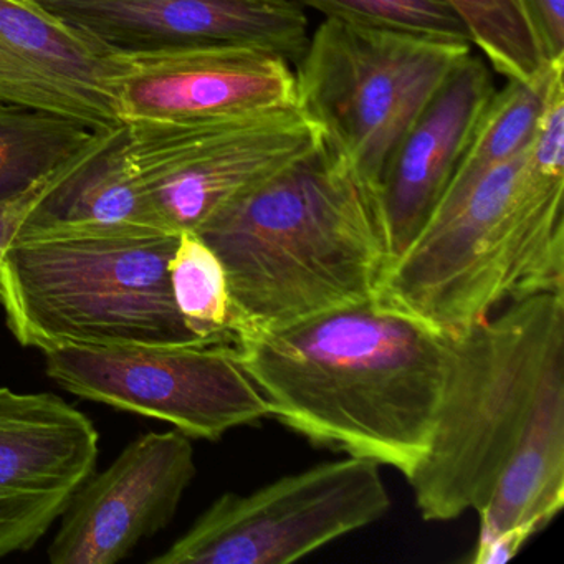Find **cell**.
<instances>
[{"instance_id": "cell-12", "label": "cell", "mask_w": 564, "mask_h": 564, "mask_svg": "<svg viewBox=\"0 0 564 564\" xmlns=\"http://www.w3.org/2000/svg\"><path fill=\"white\" fill-rule=\"evenodd\" d=\"M115 54L250 45L299 64L308 19L289 0H35Z\"/></svg>"}, {"instance_id": "cell-23", "label": "cell", "mask_w": 564, "mask_h": 564, "mask_svg": "<svg viewBox=\"0 0 564 564\" xmlns=\"http://www.w3.org/2000/svg\"><path fill=\"white\" fill-rule=\"evenodd\" d=\"M544 61H564V0H520Z\"/></svg>"}, {"instance_id": "cell-15", "label": "cell", "mask_w": 564, "mask_h": 564, "mask_svg": "<svg viewBox=\"0 0 564 564\" xmlns=\"http://www.w3.org/2000/svg\"><path fill=\"white\" fill-rule=\"evenodd\" d=\"M494 91L485 58L470 52L402 138L379 191L389 265L441 203Z\"/></svg>"}, {"instance_id": "cell-9", "label": "cell", "mask_w": 564, "mask_h": 564, "mask_svg": "<svg viewBox=\"0 0 564 564\" xmlns=\"http://www.w3.org/2000/svg\"><path fill=\"white\" fill-rule=\"evenodd\" d=\"M47 375L70 394L219 441L269 417L232 345L65 346L45 352Z\"/></svg>"}, {"instance_id": "cell-24", "label": "cell", "mask_w": 564, "mask_h": 564, "mask_svg": "<svg viewBox=\"0 0 564 564\" xmlns=\"http://www.w3.org/2000/svg\"><path fill=\"white\" fill-rule=\"evenodd\" d=\"M77 154H75V156H77ZM75 156L70 158L67 163L62 164L54 173L39 181L37 184H34V186L25 191V193L11 197V199L8 200H0V256L4 252L6 247L14 240L15 234L21 229L22 223H24L29 213L34 209L35 204H37L39 200L64 177V174L70 170Z\"/></svg>"}, {"instance_id": "cell-4", "label": "cell", "mask_w": 564, "mask_h": 564, "mask_svg": "<svg viewBox=\"0 0 564 564\" xmlns=\"http://www.w3.org/2000/svg\"><path fill=\"white\" fill-rule=\"evenodd\" d=\"M180 234L14 239L0 256V305L25 348L206 345L184 325L170 262Z\"/></svg>"}, {"instance_id": "cell-1", "label": "cell", "mask_w": 564, "mask_h": 564, "mask_svg": "<svg viewBox=\"0 0 564 564\" xmlns=\"http://www.w3.org/2000/svg\"><path fill=\"white\" fill-rule=\"evenodd\" d=\"M237 361L269 415L310 442L411 477L431 444L448 336L379 296L242 333Z\"/></svg>"}, {"instance_id": "cell-2", "label": "cell", "mask_w": 564, "mask_h": 564, "mask_svg": "<svg viewBox=\"0 0 564 564\" xmlns=\"http://www.w3.org/2000/svg\"><path fill=\"white\" fill-rule=\"evenodd\" d=\"M194 232L226 270L236 338L378 296L389 267L378 197L323 140Z\"/></svg>"}, {"instance_id": "cell-11", "label": "cell", "mask_w": 564, "mask_h": 564, "mask_svg": "<svg viewBox=\"0 0 564 564\" xmlns=\"http://www.w3.org/2000/svg\"><path fill=\"white\" fill-rule=\"evenodd\" d=\"M191 437L148 432L113 464L91 474L62 514L48 546L52 564H115L166 528L196 477Z\"/></svg>"}, {"instance_id": "cell-16", "label": "cell", "mask_w": 564, "mask_h": 564, "mask_svg": "<svg viewBox=\"0 0 564 564\" xmlns=\"http://www.w3.org/2000/svg\"><path fill=\"white\" fill-rule=\"evenodd\" d=\"M128 144L127 123L95 131L70 170L25 217L14 239L166 232L144 196Z\"/></svg>"}, {"instance_id": "cell-21", "label": "cell", "mask_w": 564, "mask_h": 564, "mask_svg": "<svg viewBox=\"0 0 564 564\" xmlns=\"http://www.w3.org/2000/svg\"><path fill=\"white\" fill-rule=\"evenodd\" d=\"M471 45L508 80H524L543 67L544 57L520 0H444Z\"/></svg>"}, {"instance_id": "cell-3", "label": "cell", "mask_w": 564, "mask_h": 564, "mask_svg": "<svg viewBox=\"0 0 564 564\" xmlns=\"http://www.w3.org/2000/svg\"><path fill=\"white\" fill-rule=\"evenodd\" d=\"M530 147V144H528ZM564 170L528 148L447 187L378 296L444 335H460L501 303L564 293Z\"/></svg>"}, {"instance_id": "cell-7", "label": "cell", "mask_w": 564, "mask_h": 564, "mask_svg": "<svg viewBox=\"0 0 564 564\" xmlns=\"http://www.w3.org/2000/svg\"><path fill=\"white\" fill-rule=\"evenodd\" d=\"M379 467L348 455L252 494H224L150 563H293L388 513L391 498Z\"/></svg>"}, {"instance_id": "cell-20", "label": "cell", "mask_w": 564, "mask_h": 564, "mask_svg": "<svg viewBox=\"0 0 564 564\" xmlns=\"http://www.w3.org/2000/svg\"><path fill=\"white\" fill-rule=\"evenodd\" d=\"M174 303L186 328L206 345H232L236 313L226 270L193 230L180 234L170 262Z\"/></svg>"}, {"instance_id": "cell-14", "label": "cell", "mask_w": 564, "mask_h": 564, "mask_svg": "<svg viewBox=\"0 0 564 564\" xmlns=\"http://www.w3.org/2000/svg\"><path fill=\"white\" fill-rule=\"evenodd\" d=\"M127 57L45 11L0 0V104L74 118L94 131L123 123L118 88Z\"/></svg>"}, {"instance_id": "cell-8", "label": "cell", "mask_w": 564, "mask_h": 564, "mask_svg": "<svg viewBox=\"0 0 564 564\" xmlns=\"http://www.w3.org/2000/svg\"><path fill=\"white\" fill-rule=\"evenodd\" d=\"M127 124L128 153L144 196L171 234L194 232L322 140L296 107L252 117Z\"/></svg>"}, {"instance_id": "cell-22", "label": "cell", "mask_w": 564, "mask_h": 564, "mask_svg": "<svg viewBox=\"0 0 564 564\" xmlns=\"http://www.w3.org/2000/svg\"><path fill=\"white\" fill-rule=\"evenodd\" d=\"M333 21L391 29L442 41L468 42L467 31L444 0H289Z\"/></svg>"}, {"instance_id": "cell-17", "label": "cell", "mask_w": 564, "mask_h": 564, "mask_svg": "<svg viewBox=\"0 0 564 564\" xmlns=\"http://www.w3.org/2000/svg\"><path fill=\"white\" fill-rule=\"evenodd\" d=\"M564 505V345L541 375L523 432L490 497L478 510V543L511 528L538 533Z\"/></svg>"}, {"instance_id": "cell-13", "label": "cell", "mask_w": 564, "mask_h": 564, "mask_svg": "<svg viewBox=\"0 0 564 564\" xmlns=\"http://www.w3.org/2000/svg\"><path fill=\"white\" fill-rule=\"evenodd\" d=\"M123 123L219 120L296 107L295 74L275 52L206 45L127 57Z\"/></svg>"}, {"instance_id": "cell-19", "label": "cell", "mask_w": 564, "mask_h": 564, "mask_svg": "<svg viewBox=\"0 0 564 564\" xmlns=\"http://www.w3.org/2000/svg\"><path fill=\"white\" fill-rule=\"evenodd\" d=\"M95 131L52 111L0 104V200L31 189L67 163Z\"/></svg>"}, {"instance_id": "cell-5", "label": "cell", "mask_w": 564, "mask_h": 564, "mask_svg": "<svg viewBox=\"0 0 564 564\" xmlns=\"http://www.w3.org/2000/svg\"><path fill=\"white\" fill-rule=\"evenodd\" d=\"M451 345L424 460L408 478L424 520L480 510L530 417L544 365L564 345V293L511 302Z\"/></svg>"}, {"instance_id": "cell-18", "label": "cell", "mask_w": 564, "mask_h": 564, "mask_svg": "<svg viewBox=\"0 0 564 564\" xmlns=\"http://www.w3.org/2000/svg\"><path fill=\"white\" fill-rule=\"evenodd\" d=\"M563 72L564 61L544 62L530 78L508 80L494 91L448 187L468 183L527 150L547 105L564 87Z\"/></svg>"}, {"instance_id": "cell-25", "label": "cell", "mask_w": 564, "mask_h": 564, "mask_svg": "<svg viewBox=\"0 0 564 564\" xmlns=\"http://www.w3.org/2000/svg\"><path fill=\"white\" fill-rule=\"evenodd\" d=\"M528 528H511L495 534L484 543H477L471 563L475 564H503L520 553L528 540L533 536Z\"/></svg>"}, {"instance_id": "cell-6", "label": "cell", "mask_w": 564, "mask_h": 564, "mask_svg": "<svg viewBox=\"0 0 564 564\" xmlns=\"http://www.w3.org/2000/svg\"><path fill=\"white\" fill-rule=\"evenodd\" d=\"M468 42L326 19L300 58L296 108L379 200L389 164Z\"/></svg>"}, {"instance_id": "cell-10", "label": "cell", "mask_w": 564, "mask_h": 564, "mask_svg": "<svg viewBox=\"0 0 564 564\" xmlns=\"http://www.w3.org/2000/svg\"><path fill=\"white\" fill-rule=\"evenodd\" d=\"M97 427L51 392L0 388V557L31 551L95 474Z\"/></svg>"}]
</instances>
